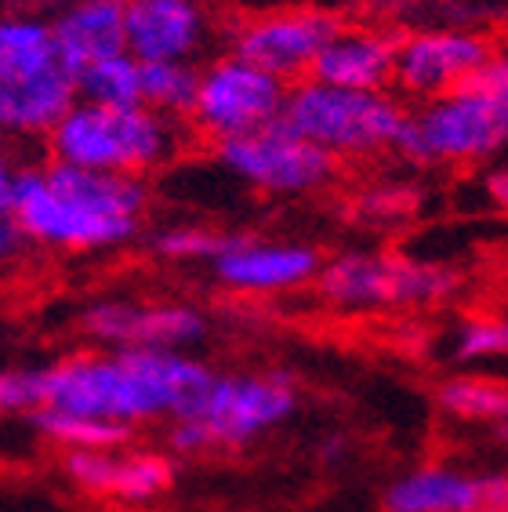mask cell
Listing matches in <instances>:
<instances>
[{
  "label": "cell",
  "mask_w": 508,
  "mask_h": 512,
  "mask_svg": "<svg viewBox=\"0 0 508 512\" xmlns=\"http://www.w3.org/2000/svg\"><path fill=\"white\" fill-rule=\"evenodd\" d=\"M8 211L22 222L33 247L66 255L117 251L142 233L149 186L146 178L102 175L48 157L15 171Z\"/></svg>",
  "instance_id": "obj_1"
},
{
  "label": "cell",
  "mask_w": 508,
  "mask_h": 512,
  "mask_svg": "<svg viewBox=\"0 0 508 512\" xmlns=\"http://www.w3.org/2000/svg\"><path fill=\"white\" fill-rule=\"evenodd\" d=\"M211 378L182 349H95L40 367V407L95 414L127 429L178 418Z\"/></svg>",
  "instance_id": "obj_2"
},
{
  "label": "cell",
  "mask_w": 508,
  "mask_h": 512,
  "mask_svg": "<svg viewBox=\"0 0 508 512\" xmlns=\"http://www.w3.org/2000/svg\"><path fill=\"white\" fill-rule=\"evenodd\" d=\"M186 120L149 106H98L77 99L44 142L48 157L84 171L149 178L186 149Z\"/></svg>",
  "instance_id": "obj_3"
},
{
  "label": "cell",
  "mask_w": 508,
  "mask_h": 512,
  "mask_svg": "<svg viewBox=\"0 0 508 512\" xmlns=\"http://www.w3.org/2000/svg\"><path fill=\"white\" fill-rule=\"evenodd\" d=\"M298 407V389L280 371H236L204 382L186 411L171 418V447L178 454H204L218 447H244L269 436Z\"/></svg>",
  "instance_id": "obj_4"
},
{
  "label": "cell",
  "mask_w": 508,
  "mask_h": 512,
  "mask_svg": "<svg viewBox=\"0 0 508 512\" xmlns=\"http://www.w3.org/2000/svg\"><path fill=\"white\" fill-rule=\"evenodd\" d=\"M407 113L396 91H356L305 77L291 84L280 120L334 160H367L396 153Z\"/></svg>",
  "instance_id": "obj_5"
},
{
  "label": "cell",
  "mask_w": 508,
  "mask_h": 512,
  "mask_svg": "<svg viewBox=\"0 0 508 512\" xmlns=\"http://www.w3.org/2000/svg\"><path fill=\"white\" fill-rule=\"evenodd\" d=\"M508 149V109L479 80H469L407 113L396 153L411 164L469 168Z\"/></svg>",
  "instance_id": "obj_6"
},
{
  "label": "cell",
  "mask_w": 508,
  "mask_h": 512,
  "mask_svg": "<svg viewBox=\"0 0 508 512\" xmlns=\"http://www.w3.org/2000/svg\"><path fill=\"white\" fill-rule=\"evenodd\" d=\"M458 287L461 276L450 266L389 251H342L316 276V295L338 313L436 306L458 295Z\"/></svg>",
  "instance_id": "obj_7"
},
{
  "label": "cell",
  "mask_w": 508,
  "mask_h": 512,
  "mask_svg": "<svg viewBox=\"0 0 508 512\" xmlns=\"http://www.w3.org/2000/svg\"><path fill=\"white\" fill-rule=\"evenodd\" d=\"M287 91L291 84L276 80L273 73H265L233 51H222L200 66V88H196L186 128L211 146L251 135L284 117Z\"/></svg>",
  "instance_id": "obj_8"
},
{
  "label": "cell",
  "mask_w": 508,
  "mask_h": 512,
  "mask_svg": "<svg viewBox=\"0 0 508 512\" xmlns=\"http://www.w3.org/2000/svg\"><path fill=\"white\" fill-rule=\"evenodd\" d=\"M215 157L236 182L265 197H309L323 193L338 178V164L316 142L302 138L284 120L265 124L251 135L218 142Z\"/></svg>",
  "instance_id": "obj_9"
},
{
  "label": "cell",
  "mask_w": 508,
  "mask_h": 512,
  "mask_svg": "<svg viewBox=\"0 0 508 512\" xmlns=\"http://www.w3.org/2000/svg\"><path fill=\"white\" fill-rule=\"evenodd\" d=\"M345 22L331 8H273L258 11L251 19L236 22L229 33V48L240 59L273 73L284 84L313 77V66L327 40L342 30Z\"/></svg>",
  "instance_id": "obj_10"
},
{
  "label": "cell",
  "mask_w": 508,
  "mask_h": 512,
  "mask_svg": "<svg viewBox=\"0 0 508 512\" xmlns=\"http://www.w3.org/2000/svg\"><path fill=\"white\" fill-rule=\"evenodd\" d=\"M494 51L498 48L483 33L461 30V26L411 30L403 33L400 48H396L392 88L400 91L403 99H436L443 91H454L476 80L494 59Z\"/></svg>",
  "instance_id": "obj_11"
},
{
  "label": "cell",
  "mask_w": 508,
  "mask_h": 512,
  "mask_svg": "<svg viewBox=\"0 0 508 512\" xmlns=\"http://www.w3.org/2000/svg\"><path fill=\"white\" fill-rule=\"evenodd\" d=\"M80 331L98 349H182L207 338V316L189 302L98 298L80 313Z\"/></svg>",
  "instance_id": "obj_12"
},
{
  "label": "cell",
  "mask_w": 508,
  "mask_h": 512,
  "mask_svg": "<svg viewBox=\"0 0 508 512\" xmlns=\"http://www.w3.org/2000/svg\"><path fill=\"white\" fill-rule=\"evenodd\" d=\"M323 255L302 240H265V237H229L225 233L218 255L211 258V276L225 291L247 298L291 295L316 284Z\"/></svg>",
  "instance_id": "obj_13"
},
{
  "label": "cell",
  "mask_w": 508,
  "mask_h": 512,
  "mask_svg": "<svg viewBox=\"0 0 508 512\" xmlns=\"http://www.w3.org/2000/svg\"><path fill=\"white\" fill-rule=\"evenodd\" d=\"M385 512H508V473H472L458 465L407 469L381 494Z\"/></svg>",
  "instance_id": "obj_14"
},
{
  "label": "cell",
  "mask_w": 508,
  "mask_h": 512,
  "mask_svg": "<svg viewBox=\"0 0 508 512\" xmlns=\"http://www.w3.org/2000/svg\"><path fill=\"white\" fill-rule=\"evenodd\" d=\"M215 44L207 0H127V51L142 62H196Z\"/></svg>",
  "instance_id": "obj_15"
},
{
  "label": "cell",
  "mask_w": 508,
  "mask_h": 512,
  "mask_svg": "<svg viewBox=\"0 0 508 512\" xmlns=\"http://www.w3.org/2000/svg\"><path fill=\"white\" fill-rule=\"evenodd\" d=\"M77 99V77L62 62L26 77H0V138H48Z\"/></svg>",
  "instance_id": "obj_16"
},
{
  "label": "cell",
  "mask_w": 508,
  "mask_h": 512,
  "mask_svg": "<svg viewBox=\"0 0 508 512\" xmlns=\"http://www.w3.org/2000/svg\"><path fill=\"white\" fill-rule=\"evenodd\" d=\"M400 37L378 26H342L313 66L316 80L356 91H392Z\"/></svg>",
  "instance_id": "obj_17"
},
{
  "label": "cell",
  "mask_w": 508,
  "mask_h": 512,
  "mask_svg": "<svg viewBox=\"0 0 508 512\" xmlns=\"http://www.w3.org/2000/svg\"><path fill=\"white\" fill-rule=\"evenodd\" d=\"M48 22L62 66L73 77L91 62L127 51V0H66Z\"/></svg>",
  "instance_id": "obj_18"
},
{
  "label": "cell",
  "mask_w": 508,
  "mask_h": 512,
  "mask_svg": "<svg viewBox=\"0 0 508 512\" xmlns=\"http://www.w3.org/2000/svg\"><path fill=\"white\" fill-rule=\"evenodd\" d=\"M51 22L37 15H0V77H26L59 66Z\"/></svg>",
  "instance_id": "obj_19"
},
{
  "label": "cell",
  "mask_w": 508,
  "mask_h": 512,
  "mask_svg": "<svg viewBox=\"0 0 508 512\" xmlns=\"http://www.w3.org/2000/svg\"><path fill=\"white\" fill-rule=\"evenodd\" d=\"M33 429L44 440H51L62 451H109V447H124L131 440V429L109 418L95 414L62 411V407H37L30 411Z\"/></svg>",
  "instance_id": "obj_20"
},
{
  "label": "cell",
  "mask_w": 508,
  "mask_h": 512,
  "mask_svg": "<svg viewBox=\"0 0 508 512\" xmlns=\"http://www.w3.org/2000/svg\"><path fill=\"white\" fill-rule=\"evenodd\" d=\"M436 404L447 418L469 425L508 422V382L487 375H450L436 389Z\"/></svg>",
  "instance_id": "obj_21"
},
{
  "label": "cell",
  "mask_w": 508,
  "mask_h": 512,
  "mask_svg": "<svg viewBox=\"0 0 508 512\" xmlns=\"http://www.w3.org/2000/svg\"><path fill=\"white\" fill-rule=\"evenodd\" d=\"M142 77L146 62L131 51H117L106 59L91 62L77 73V95L98 106H146L142 102Z\"/></svg>",
  "instance_id": "obj_22"
},
{
  "label": "cell",
  "mask_w": 508,
  "mask_h": 512,
  "mask_svg": "<svg viewBox=\"0 0 508 512\" xmlns=\"http://www.w3.org/2000/svg\"><path fill=\"white\" fill-rule=\"evenodd\" d=\"M171 483H175V462L167 454L127 451V447H120L109 498L124 505H146L171 491Z\"/></svg>",
  "instance_id": "obj_23"
},
{
  "label": "cell",
  "mask_w": 508,
  "mask_h": 512,
  "mask_svg": "<svg viewBox=\"0 0 508 512\" xmlns=\"http://www.w3.org/2000/svg\"><path fill=\"white\" fill-rule=\"evenodd\" d=\"M200 66L196 62H146L142 77V102L164 117L186 120L193 113Z\"/></svg>",
  "instance_id": "obj_24"
},
{
  "label": "cell",
  "mask_w": 508,
  "mask_h": 512,
  "mask_svg": "<svg viewBox=\"0 0 508 512\" xmlns=\"http://www.w3.org/2000/svg\"><path fill=\"white\" fill-rule=\"evenodd\" d=\"M450 356L458 364H490L508 356V316H469L450 335Z\"/></svg>",
  "instance_id": "obj_25"
},
{
  "label": "cell",
  "mask_w": 508,
  "mask_h": 512,
  "mask_svg": "<svg viewBox=\"0 0 508 512\" xmlns=\"http://www.w3.org/2000/svg\"><path fill=\"white\" fill-rule=\"evenodd\" d=\"M222 240H225V233H218V229L182 222V226L157 229L153 240H149V247H153V255L164 258V262H204V266H211V258L218 255Z\"/></svg>",
  "instance_id": "obj_26"
},
{
  "label": "cell",
  "mask_w": 508,
  "mask_h": 512,
  "mask_svg": "<svg viewBox=\"0 0 508 512\" xmlns=\"http://www.w3.org/2000/svg\"><path fill=\"white\" fill-rule=\"evenodd\" d=\"M117 451L120 447H109V451H66L62 469H66V476L77 483L84 494L109 498L113 469H117Z\"/></svg>",
  "instance_id": "obj_27"
},
{
  "label": "cell",
  "mask_w": 508,
  "mask_h": 512,
  "mask_svg": "<svg viewBox=\"0 0 508 512\" xmlns=\"http://www.w3.org/2000/svg\"><path fill=\"white\" fill-rule=\"evenodd\" d=\"M418 193L411 186H396V182H381L371 186L367 193L356 197V211H360L367 222H396V218L411 215L418 207Z\"/></svg>",
  "instance_id": "obj_28"
},
{
  "label": "cell",
  "mask_w": 508,
  "mask_h": 512,
  "mask_svg": "<svg viewBox=\"0 0 508 512\" xmlns=\"http://www.w3.org/2000/svg\"><path fill=\"white\" fill-rule=\"evenodd\" d=\"M40 407V367H0V418Z\"/></svg>",
  "instance_id": "obj_29"
},
{
  "label": "cell",
  "mask_w": 508,
  "mask_h": 512,
  "mask_svg": "<svg viewBox=\"0 0 508 512\" xmlns=\"http://www.w3.org/2000/svg\"><path fill=\"white\" fill-rule=\"evenodd\" d=\"M30 247H33V240L26 237L22 222L11 215L8 207H0V273L22 266V258H26Z\"/></svg>",
  "instance_id": "obj_30"
},
{
  "label": "cell",
  "mask_w": 508,
  "mask_h": 512,
  "mask_svg": "<svg viewBox=\"0 0 508 512\" xmlns=\"http://www.w3.org/2000/svg\"><path fill=\"white\" fill-rule=\"evenodd\" d=\"M479 84H487L494 95H498L501 102H505V109H508V48H501V51H494V59L487 62V69L479 73Z\"/></svg>",
  "instance_id": "obj_31"
},
{
  "label": "cell",
  "mask_w": 508,
  "mask_h": 512,
  "mask_svg": "<svg viewBox=\"0 0 508 512\" xmlns=\"http://www.w3.org/2000/svg\"><path fill=\"white\" fill-rule=\"evenodd\" d=\"M15 171H19V164H15V157H11L8 142L0 138V207H8V193H11V182H15Z\"/></svg>",
  "instance_id": "obj_32"
},
{
  "label": "cell",
  "mask_w": 508,
  "mask_h": 512,
  "mask_svg": "<svg viewBox=\"0 0 508 512\" xmlns=\"http://www.w3.org/2000/svg\"><path fill=\"white\" fill-rule=\"evenodd\" d=\"M487 197L498 211H505L508 215V168H498V171H490L487 175Z\"/></svg>",
  "instance_id": "obj_33"
},
{
  "label": "cell",
  "mask_w": 508,
  "mask_h": 512,
  "mask_svg": "<svg viewBox=\"0 0 508 512\" xmlns=\"http://www.w3.org/2000/svg\"><path fill=\"white\" fill-rule=\"evenodd\" d=\"M374 4H389V8H418V4H432V0H374Z\"/></svg>",
  "instance_id": "obj_34"
},
{
  "label": "cell",
  "mask_w": 508,
  "mask_h": 512,
  "mask_svg": "<svg viewBox=\"0 0 508 512\" xmlns=\"http://www.w3.org/2000/svg\"><path fill=\"white\" fill-rule=\"evenodd\" d=\"M501 440H505V444H508V422L501 425Z\"/></svg>",
  "instance_id": "obj_35"
}]
</instances>
